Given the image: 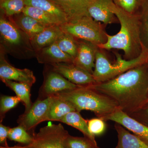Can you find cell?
Returning a JSON list of instances; mask_svg holds the SVG:
<instances>
[{
    "mask_svg": "<svg viewBox=\"0 0 148 148\" xmlns=\"http://www.w3.org/2000/svg\"><path fill=\"white\" fill-rule=\"evenodd\" d=\"M114 100L128 115L148 103V65L141 64L112 79L88 86Z\"/></svg>",
    "mask_w": 148,
    "mask_h": 148,
    "instance_id": "obj_1",
    "label": "cell"
},
{
    "mask_svg": "<svg viewBox=\"0 0 148 148\" xmlns=\"http://www.w3.org/2000/svg\"><path fill=\"white\" fill-rule=\"evenodd\" d=\"M110 9L119 21L121 28L114 35L107 34V42L98 46L104 50L117 49L124 53L123 58L131 60L140 56L143 50L138 15L130 14L113 3Z\"/></svg>",
    "mask_w": 148,
    "mask_h": 148,
    "instance_id": "obj_2",
    "label": "cell"
},
{
    "mask_svg": "<svg viewBox=\"0 0 148 148\" xmlns=\"http://www.w3.org/2000/svg\"><path fill=\"white\" fill-rule=\"evenodd\" d=\"M52 95L68 101L77 112H80L83 110L90 111L100 118L120 109L112 98L89 86H79L73 90L63 91Z\"/></svg>",
    "mask_w": 148,
    "mask_h": 148,
    "instance_id": "obj_3",
    "label": "cell"
},
{
    "mask_svg": "<svg viewBox=\"0 0 148 148\" xmlns=\"http://www.w3.org/2000/svg\"><path fill=\"white\" fill-rule=\"evenodd\" d=\"M0 49L20 60L36 58L31 39L1 12L0 14Z\"/></svg>",
    "mask_w": 148,
    "mask_h": 148,
    "instance_id": "obj_4",
    "label": "cell"
},
{
    "mask_svg": "<svg viewBox=\"0 0 148 148\" xmlns=\"http://www.w3.org/2000/svg\"><path fill=\"white\" fill-rule=\"evenodd\" d=\"M116 61L112 63L104 52L98 47L96 53L95 66L92 76L97 83L112 79L130 69L145 64L148 60V51L143 47L142 53L137 58L127 60L121 54L115 53Z\"/></svg>",
    "mask_w": 148,
    "mask_h": 148,
    "instance_id": "obj_5",
    "label": "cell"
},
{
    "mask_svg": "<svg viewBox=\"0 0 148 148\" xmlns=\"http://www.w3.org/2000/svg\"><path fill=\"white\" fill-rule=\"evenodd\" d=\"M105 26L87 16L73 23L62 24L61 27L63 32L77 39L85 40L98 46L105 43L108 40Z\"/></svg>",
    "mask_w": 148,
    "mask_h": 148,
    "instance_id": "obj_6",
    "label": "cell"
},
{
    "mask_svg": "<svg viewBox=\"0 0 148 148\" xmlns=\"http://www.w3.org/2000/svg\"><path fill=\"white\" fill-rule=\"evenodd\" d=\"M69 133L61 124L48 125L34 136L33 148H65L64 142Z\"/></svg>",
    "mask_w": 148,
    "mask_h": 148,
    "instance_id": "obj_7",
    "label": "cell"
},
{
    "mask_svg": "<svg viewBox=\"0 0 148 148\" xmlns=\"http://www.w3.org/2000/svg\"><path fill=\"white\" fill-rule=\"evenodd\" d=\"M51 100V96L42 100L37 99L28 111L18 117L17 121L18 125L24 127L32 136H34L36 127L46 121Z\"/></svg>",
    "mask_w": 148,
    "mask_h": 148,
    "instance_id": "obj_8",
    "label": "cell"
},
{
    "mask_svg": "<svg viewBox=\"0 0 148 148\" xmlns=\"http://www.w3.org/2000/svg\"><path fill=\"white\" fill-rule=\"evenodd\" d=\"M79 86L51 69L44 75V81L38 99H45L56 93L73 90Z\"/></svg>",
    "mask_w": 148,
    "mask_h": 148,
    "instance_id": "obj_9",
    "label": "cell"
},
{
    "mask_svg": "<svg viewBox=\"0 0 148 148\" xmlns=\"http://www.w3.org/2000/svg\"><path fill=\"white\" fill-rule=\"evenodd\" d=\"M49 66L53 71L79 86H87L97 83L92 74L73 63H60Z\"/></svg>",
    "mask_w": 148,
    "mask_h": 148,
    "instance_id": "obj_10",
    "label": "cell"
},
{
    "mask_svg": "<svg viewBox=\"0 0 148 148\" xmlns=\"http://www.w3.org/2000/svg\"><path fill=\"white\" fill-rule=\"evenodd\" d=\"M101 119L105 121H111L121 125L148 145V126L133 118L121 109Z\"/></svg>",
    "mask_w": 148,
    "mask_h": 148,
    "instance_id": "obj_11",
    "label": "cell"
},
{
    "mask_svg": "<svg viewBox=\"0 0 148 148\" xmlns=\"http://www.w3.org/2000/svg\"><path fill=\"white\" fill-rule=\"evenodd\" d=\"M6 54L0 49V78L17 82L26 83L32 86L36 82V78L30 69H20L12 66L6 60Z\"/></svg>",
    "mask_w": 148,
    "mask_h": 148,
    "instance_id": "obj_12",
    "label": "cell"
},
{
    "mask_svg": "<svg viewBox=\"0 0 148 148\" xmlns=\"http://www.w3.org/2000/svg\"><path fill=\"white\" fill-rule=\"evenodd\" d=\"M65 14L67 23H73L90 16L88 8L92 0H51Z\"/></svg>",
    "mask_w": 148,
    "mask_h": 148,
    "instance_id": "obj_13",
    "label": "cell"
},
{
    "mask_svg": "<svg viewBox=\"0 0 148 148\" xmlns=\"http://www.w3.org/2000/svg\"><path fill=\"white\" fill-rule=\"evenodd\" d=\"M77 40V53L73 64L92 75L98 46L85 40Z\"/></svg>",
    "mask_w": 148,
    "mask_h": 148,
    "instance_id": "obj_14",
    "label": "cell"
},
{
    "mask_svg": "<svg viewBox=\"0 0 148 148\" xmlns=\"http://www.w3.org/2000/svg\"><path fill=\"white\" fill-rule=\"evenodd\" d=\"M36 52V58L40 64L51 65L60 63L73 62V58L63 52L56 42Z\"/></svg>",
    "mask_w": 148,
    "mask_h": 148,
    "instance_id": "obj_15",
    "label": "cell"
},
{
    "mask_svg": "<svg viewBox=\"0 0 148 148\" xmlns=\"http://www.w3.org/2000/svg\"><path fill=\"white\" fill-rule=\"evenodd\" d=\"M114 0H92L88 8L89 15L95 21L107 25L114 23L116 16L110 9Z\"/></svg>",
    "mask_w": 148,
    "mask_h": 148,
    "instance_id": "obj_16",
    "label": "cell"
},
{
    "mask_svg": "<svg viewBox=\"0 0 148 148\" xmlns=\"http://www.w3.org/2000/svg\"><path fill=\"white\" fill-rule=\"evenodd\" d=\"M63 33L61 25H55L46 27L31 40L35 51L55 43Z\"/></svg>",
    "mask_w": 148,
    "mask_h": 148,
    "instance_id": "obj_17",
    "label": "cell"
},
{
    "mask_svg": "<svg viewBox=\"0 0 148 148\" xmlns=\"http://www.w3.org/2000/svg\"><path fill=\"white\" fill-rule=\"evenodd\" d=\"M10 18L16 27L26 33L31 40L47 27L23 12Z\"/></svg>",
    "mask_w": 148,
    "mask_h": 148,
    "instance_id": "obj_18",
    "label": "cell"
},
{
    "mask_svg": "<svg viewBox=\"0 0 148 148\" xmlns=\"http://www.w3.org/2000/svg\"><path fill=\"white\" fill-rule=\"evenodd\" d=\"M52 100L47 115L46 121H59L67 114L77 111L73 106L68 101L55 95L51 96Z\"/></svg>",
    "mask_w": 148,
    "mask_h": 148,
    "instance_id": "obj_19",
    "label": "cell"
},
{
    "mask_svg": "<svg viewBox=\"0 0 148 148\" xmlns=\"http://www.w3.org/2000/svg\"><path fill=\"white\" fill-rule=\"evenodd\" d=\"M114 127L118 137V143L115 148H148V144L121 125L115 123Z\"/></svg>",
    "mask_w": 148,
    "mask_h": 148,
    "instance_id": "obj_20",
    "label": "cell"
},
{
    "mask_svg": "<svg viewBox=\"0 0 148 148\" xmlns=\"http://www.w3.org/2000/svg\"><path fill=\"white\" fill-rule=\"evenodd\" d=\"M60 122L78 130L82 132L84 137L97 144L95 136L90 133L88 129L87 120L84 119L79 112L74 111L69 113L64 117Z\"/></svg>",
    "mask_w": 148,
    "mask_h": 148,
    "instance_id": "obj_21",
    "label": "cell"
},
{
    "mask_svg": "<svg viewBox=\"0 0 148 148\" xmlns=\"http://www.w3.org/2000/svg\"><path fill=\"white\" fill-rule=\"evenodd\" d=\"M25 5L34 7L44 11L54 16L61 25L67 23L65 14L51 0H25Z\"/></svg>",
    "mask_w": 148,
    "mask_h": 148,
    "instance_id": "obj_22",
    "label": "cell"
},
{
    "mask_svg": "<svg viewBox=\"0 0 148 148\" xmlns=\"http://www.w3.org/2000/svg\"><path fill=\"white\" fill-rule=\"evenodd\" d=\"M7 87L16 93V96L20 99L25 106L24 112H27L32 107L31 89L32 86L26 83L17 82L8 79H1Z\"/></svg>",
    "mask_w": 148,
    "mask_h": 148,
    "instance_id": "obj_23",
    "label": "cell"
},
{
    "mask_svg": "<svg viewBox=\"0 0 148 148\" xmlns=\"http://www.w3.org/2000/svg\"><path fill=\"white\" fill-rule=\"evenodd\" d=\"M23 12L24 14L34 18L46 27L55 25H61V23L54 16L39 8L30 6H25Z\"/></svg>",
    "mask_w": 148,
    "mask_h": 148,
    "instance_id": "obj_24",
    "label": "cell"
},
{
    "mask_svg": "<svg viewBox=\"0 0 148 148\" xmlns=\"http://www.w3.org/2000/svg\"><path fill=\"white\" fill-rule=\"evenodd\" d=\"M56 43L63 52L75 59L77 53L78 47L77 39L63 32Z\"/></svg>",
    "mask_w": 148,
    "mask_h": 148,
    "instance_id": "obj_25",
    "label": "cell"
},
{
    "mask_svg": "<svg viewBox=\"0 0 148 148\" xmlns=\"http://www.w3.org/2000/svg\"><path fill=\"white\" fill-rule=\"evenodd\" d=\"M141 11L138 15L140 24V37L143 47L148 51V0H142Z\"/></svg>",
    "mask_w": 148,
    "mask_h": 148,
    "instance_id": "obj_26",
    "label": "cell"
},
{
    "mask_svg": "<svg viewBox=\"0 0 148 148\" xmlns=\"http://www.w3.org/2000/svg\"><path fill=\"white\" fill-rule=\"evenodd\" d=\"M25 0H0L1 12L8 17L23 12Z\"/></svg>",
    "mask_w": 148,
    "mask_h": 148,
    "instance_id": "obj_27",
    "label": "cell"
},
{
    "mask_svg": "<svg viewBox=\"0 0 148 148\" xmlns=\"http://www.w3.org/2000/svg\"><path fill=\"white\" fill-rule=\"evenodd\" d=\"M65 148H100L86 137H74L69 134L64 140Z\"/></svg>",
    "mask_w": 148,
    "mask_h": 148,
    "instance_id": "obj_28",
    "label": "cell"
},
{
    "mask_svg": "<svg viewBox=\"0 0 148 148\" xmlns=\"http://www.w3.org/2000/svg\"><path fill=\"white\" fill-rule=\"evenodd\" d=\"M8 138L12 141L29 145L33 142L34 136L31 135L24 127L18 125L17 127L10 128Z\"/></svg>",
    "mask_w": 148,
    "mask_h": 148,
    "instance_id": "obj_29",
    "label": "cell"
},
{
    "mask_svg": "<svg viewBox=\"0 0 148 148\" xmlns=\"http://www.w3.org/2000/svg\"><path fill=\"white\" fill-rule=\"evenodd\" d=\"M21 102L16 96L1 95L0 99V121L2 122L5 114L9 111L14 108Z\"/></svg>",
    "mask_w": 148,
    "mask_h": 148,
    "instance_id": "obj_30",
    "label": "cell"
},
{
    "mask_svg": "<svg viewBox=\"0 0 148 148\" xmlns=\"http://www.w3.org/2000/svg\"><path fill=\"white\" fill-rule=\"evenodd\" d=\"M141 0H114V2L126 12L136 14L142 3Z\"/></svg>",
    "mask_w": 148,
    "mask_h": 148,
    "instance_id": "obj_31",
    "label": "cell"
},
{
    "mask_svg": "<svg viewBox=\"0 0 148 148\" xmlns=\"http://www.w3.org/2000/svg\"><path fill=\"white\" fill-rule=\"evenodd\" d=\"M89 131L94 136H99L105 132L106 129L105 121L100 118L87 120Z\"/></svg>",
    "mask_w": 148,
    "mask_h": 148,
    "instance_id": "obj_32",
    "label": "cell"
},
{
    "mask_svg": "<svg viewBox=\"0 0 148 148\" xmlns=\"http://www.w3.org/2000/svg\"><path fill=\"white\" fill-rule=\"evenodd\" d=\"M133 118L139 121L144 119L148 121V103L143 106L141 108L129 115Z\"/></svg>",
    "mask_w": 148,
    "mask_h": 148,
    "instance_id": "obj_33",
    "label": "cell"
},
{
    "mask_svg": "<svg viewBox=\"0 0 148 148\" xmlns=\"http://www.w3.org/2000/svg\"><path fill=\"white\" fill-rule=\"evenodd\" d=\"M10 127L5 126L1 123L0 124V144L3 147H9L7 139L8 138Z\"/></svg>",
    "mask_w": 148,
    "mask_h": 148,
    "instance_id": "obj_34",
    "label": "cell"
},
{
    "mask_svg": "<svg viewBox=\"0 0 148 148\" xmlns=\"http://www.w3.org/2000/svg\"><path fill=\"white\" fill-rule=\"evenodd\" d=\"M0 148H33L31 145H27V146H15L12 147H3V146H1Z\"/></svg>",
    "mask_w": 148,
    "mask_h": 148,
    "instance_id": "obj_35",
    "label": "cell"
}]
</instances>
